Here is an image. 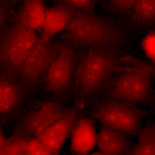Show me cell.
Returning <instances> with one entry per match:
<instances>
[{
  "mask_svg": "<svg viewBox=\"0 0 155 155\" xmlns=\"http://www.w3.org/2000/svg\"><path fill=\"white\" fill-rule=\"evenodd\" d=\"M116 53L102 49L88 48L81 54L75 75V102L84 106L101 93L111 78L121 72L137 69L126 66Z\"/></svg>",
  "mask_w": 155,
  "mask_h": 155,
  "instance_id": "1",
  "label": "cell"
},
{
  "mask_svg": "<svg viewBox=\"0 0 155 155\" xmlns=\"http://www.w3.org/2000/svg\"><path fill=\"white\" fill-rule=\"evenodd\" d=\"M58 37L76 48H96L116 53L127 42L125 33L116 24L95 14L80 12Z\"/></svg>",
  "mask_w": 155,
  "mask_h": 155,
  "instance_id": "2",
  "label": "cell"
},
{
  "mask_svg": "<svg viewBox=\"0 0 155 155\" xmlns=\"http://www.w3.org/2000/svg\"><path fill=\"white\" fill-rule=\"evenodd\" d=\"M137 69L115 75L101 92L103 98L119 100L135 105L147 106L154 99L155 67L136 59Z\"/></svg>",
  "mask_w": 155,
  "mask_h": 155,
  "instance_id": "3",
  "label": "cell"
},
{
  "mask_svg": "<svg viewBox=\"0 0 155 155\" xmlns=\"http://www.w3.org/2000/svg\"><path fill=\"white\" fill-rule=\"evenodd\" d=\"M40 39L35 31L11 19L9 24L1 29V72L19 76L23 64Z\"/></svg>",
  "mask_w": 155,
  "mask_h": 155,
  "instance_id": "4",
  "label": "cell"
},
{
  "mask_svg": "<svg viewBox=\"0 0 155 155\" xmlns=\"http://www.w3.org/2000/svg\"><path fill=\"white\" fill-rule=\"evenodd\" d=\"M80 55L74 46L58 42L54 58L41 80L45 92L60 101L74 92Z\"/></svg>",
  "mask_w": 155,
  "mask_h": 155,
  "instance_id": "5",
  "label": "cell"
},
{
  "mask_svg": "<svg viewBox=\"0 0 155 155\" xmlns=\"http://www.w3.org/2000/svg\"><path fill=\"white\" fill-rule=\"evenodd\" d=\"M147 111L139 106L113 99L102 98L97 103L92 115L102 125L136 137L142 128Z\"/></svg>",
  "mask_w": 155,
  "mask_h": 155,
  "instance_id": "6",
  "label": "cell"
},
{
  "mask_svg": "<svg viewBox=\"0 0 155 155\" xmlns=\"http://www.w3.org/2000/svg\"><path fill=\"white\" fill-rule=\"evenodd\" d=\"M67 109L57 100L38 103L24 115L15 127L12 136L35 138L62 116Z\"/></svg>",
  "mask_w": 155,
  "mask_h": 155,
  "instance_id": "7",
  "label": "cell"
},
{
  "mask_svg": "<svg viewBox=\"0 0 155 155\" xmlns=\"http://www.w3.org/2000/svg\"><path fill=\"white\" fill-rule=\"evenodd\" d=\"M30 92L20 76L1 72L0 114L2 122L5 123L17 116Z\"/></svg>",
  "mask_w": 155,
  "mask_h": 155,
  "instance_id": "8",
  "label": "cell"
},
{
  "mask_svg": "<svg viewBox=\"0 0 155 155\" xmlns=\"http://www.w3.org/2000/svg\"><path fill=\"white\" fill-rule=\"evenodd\" d=\"M58 42L41 39L28 56L23 64L20 77L31 92L41 80L52 60Z\"/></svg>",
  "mask_w": 155,
  "mask_h": 155,
  "instance_id": "9",
  "label": "cell"
},
{
  "mask_svg": "<svg viewBox=\"0 0 155 155\" xmlns=\"http://www.w3.org/2000/svg\"><path fill=\"white\" fill-rule=\"evenodd\" d=\"M84 107L81 103L75 102L73 106L67 108L62 116L35 139L44 145L58 151L70 137Z\"/></svg>",
  "mask_w": 155,
  "mask_h": 155,
  "instance_id": "10",
  "label": "cell"
},
{
  "mask_svg": "<svg viewBox=\"0 0 155 155\" xmlns=\"http://www.w3.org/2000/svg\"><path fill=\"white\" fill-rule=\"evenodd\" d=\"M77 11L66 4L59 3L47 9L41 39L49 41L64 32L70 25Z\"/></svg>",
  "mask_w": 155,
  "mask_h": 155,
  "instance_id": "11",
  "label": "cell"
},
{
  "mask_svg": "<svg viewBox=\"0 0 155 155\" xmlns=\"http://www.w3.org/2000/svg\"><path fill=\"white\" fill-rule=\"evenodd\" d=\"M130 137L122 131L102 125L97 134V147L106 155H128L134 145Z\"/></svg>",
  "mask_w": 155,
  "mask_h": 155,
  "instance_id": "12",
  "label": "cell"
},
{
  "mask_svg": "<svg viewBox=\"0 0 155 155\" xmlns=\"http://www.w3.org/2000/svg\"><path fill=\"white\" fill-rule=\"evenodd\" d=\"M21 2L11 19L21 22L38 34L41 38L48 9L44 0H22Z\"/></svg>",
  "mask_w": 155,
  "mask_h": 155,
  "instance_id": "13",
  "label": "cell"
},
{
  "mask_svg": "<svg viewBox=\"0 0 155 155\" xmlns=\"http://www.w3.org/2000/svg\"><path fill=\"white\" fill-rule=\"evenodd\" d=\"M73 155L88 154L97 146V134L94 122L88 117H79L71 135Z\"/></svg>",
  "mask_w": 155,
  "mask_h": 155,
  "instance_id": "14",
  "label": "cell"
},
{
  "mask_svg": "<svg viewBox=\"0 0 155 155\" xmlns=\"http://www.w3.org/2000/svg\"><path fill=\"white\" fill-rule=\"evenodd\" d=\"M129 19L134 25L142 28L155 25V0H138L129 13Z\"/></svg>",
  "mask_w": 155,
  "mask_h": 155,
  "instance_id": "15",
  "label": "cell"
},
{
  "mask_svg": "<svg viewBox=\"0 0 155 155\" xmlns=\"http://www.w3.org/2000/svg\"><path fill=\"white\" fill-rule=\"evenodd\" d=\"M137 137V142L128 155H155V120L146 121Z\"/></svg>",
  "mask_w": 155,
  "mask_h": 155,
  "instance_id": "16",
  "label": "cell"
},
{
  "mask_svg": "<svg viewBox=\"0 0 155 155\" xmlns=\"http://www.w3.org/2000/svg\"><path fill=\"white\" fill-rule=\"evenodd\" d=\"M28 139L13 136L7 139L0 153L9 155H25Z\"/></svg>",
  "mask_w": 155,
  "mask_h": 155,
  "instance_id": "17",
  "label": "cell"
},
{
  "mask_svg": "<svg viewBox=\"0 0 155 155\" xmlns=\"http://www.w3.org/2000/svg\"><path fill=\"white\" fill-rule=\"evenodd\" d=\"M56 4H66L78 12L88 14H95L96 6L98 0H52Z\"/></svg>",
  "mask_w": 155,
  "mask_h": 155,
  "instance_id": "18",
  "label": "cell"
},
{
  "mask_svg": "<svg viewBox=\"0 0 155 155\" xmlns=\"http://www.w3.org/2000/svg\"><path fill=\"white\" fill-rule=\"evenodd\" d=\"M108 8L117 14H129L138 0H104Z\"/></svg>",
  "mask_w": 155,
  "mask_h": 155,
  "instance_id": "19",
  "label": "cell"
},
{
  "mask_svg": "<svg viewBox=\"0 0 155 155\" xmlns=\"http://www.w3.org/2000/svg\"><path fill=\"white\" fill-rule=\"evenodd\" d=\"M17 3L14 0H0V28L6 27L10 22Z\"/></svg>",
  "mask_w": 155,
  "mask_h": 155,
  "instance_id": "20",
  "label": "cell"
},
{
  "mask_svg": "<svg viewBox=\"0 0 155 155\" xmlns=\"http://www.w3.org/2000/svg\"><path fill=\"white\" fill-rule=\"evenodd\" d=\"M25 155H59L58 151L44 145L35 138L28 139Z\"/></svg>",
  "mask_w": 155,
  "mask_h": 155,
  "instance_id": "21",
  "label": "cell"
},
{
  "mask_svg": "<svg viewBox=\"0 0 155 155\" xmlns=\"http://www.w3.org/2000/svg\"><path fill=\"white\" fill-rule=\"evenodd\" d=\"M143 48L148 55L155 61V34H150L145 39Z\"/></svg>",
  "mask_w": 155,
  "mask_h": 155,
  "instance_id": "22",
  "label": "cell"
},
{
  "mask_svg": "<svg viewBox=\"0 0 155 155\" xmlns=\"http://www.w3.org/2000/svg\"><path fill=\"white\" fill-rule=\"evenodd\" d=\"M7 139L6 138L5 136L2 128L1 127V131H0V148H2L5 144Z\"/></svg>",
  "mask_w": 155,
  "mask_h": 155,
  "instance_id": "23",
  "label": "cell"
},
{
  "mask_svg": "<svg viewBox=\"0 0 155 155\" xmlns=\"http://www.w3.org/2000/svg\"><path fill=\"white\" fill-rule=\"evenodd\" d=\"M85 155H106L105 154L99 151H97V152H95L91 153L88 154H87Z\"/></svg>",
  "mask_w": 155,
  "mask_h": 155,
  "instance_id": "24",
  "label": "cell"
},
{
  "mask_svg": "<svg viewBox=\"0 0 155 155\" xmlns=\"http://www.w3.org/2000/svg\"><path fill=\"white\" fill-rule=\"evenodd\" d=\"M154 80H155V87H154V88L153 98H154V100L155 101V76Z\"/></svg>",
  "mask_w": 155,
  "mask_h": 155,
  "instance_id": "25",
  "label": "cell"
},
{
  "mask_svg": "<svg viewBox=\"0 0 155 155\" xmlns=\"http://www.w3.org/2000/svg\"><path fill=\"white\" fill-rule=\"evenodd\" d=\"M14 1H15V2L17 4V3H18V2H19V1H21L22 0H14Z\"/></svg>",
  "mask_w": 155,
  "mask_h": 155,
  "instance_id": "26",
  "label": "cell"
},
{
  "mask_svg": "<svg viewBox=\"0 0 155 155\" xmlns=\"http://www.w3.org/2000/svg\"><path fill=\"white\" fill-rule=\"evenodd\" d=\"M0 155H7V154H6L2 153H0Z\"/></svg>",
  "mask_w": 155,
  "mask_h": 155,
  "instance_id": "27",
  "label": "cell"
},
{
  "mask_svg": "<svg viewBox=\"0 0 155 155\" xmlns=\"http://www.w3.org/2000/svg\"><path fill=\"white\" fill-rule=\"evenodd\" d=\"M98 1H99V0H98Z\"/></svg>",
  "mask_w": 155,
  "mask_h": 155,
  "instance_id": "28",
  "label": "cell"
}]
</instances>
